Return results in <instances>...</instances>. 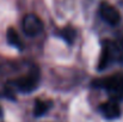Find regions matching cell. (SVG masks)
<instances>
[{
	"label": "cell",
	"instance_id": "ba28073f",
	"mask_svg": "<svg viewBox=\"0 0 123 122\" xmlns=\"http://www.w3.org/2000/svg\"><path fill=\"white\" fill-rule=\"evenodd\" d=\"M59 35H60V37H62L67 43L72 44V43L74 42V40H75L77 32H75V30H74L73 28L66 26V28H63V29H61V30L59 31Z\"/></svg>",
	"mask_w": 123,
	"mask_h": 122
},
{
	"label": "cell",
	"instance_id": "277c9868",
	"mask_svg": "<svg viewBox=\"0 0 123 122\" xmlns=\"http://www.w3.org/2000/svg\"><path fill=\"white\" fill-rule=\"evenodd\" d=\"M23 30L28 36H37L43 31V22L34 13H29L23 18Z\"/></svg>",
	"mask_w": 123,
	"mask_h": 122
},
{
	"label": "cell",
	"instance_id": "3957f363",
	"mask_svg": "<svg viewBox=\"0 0 123 122\" xmlns=\"http://www.w3.org/2000/svg\"><path fill=\"white\" fill-rule=\"evenodd\" d=\"M120 54V47L117 43L111 42V41H105L103 43V49H102V54L98 61V70L102 71L104 68H106L110 62L112 60H115V58Z\"/></svg>",
	"mask_w": 123,
	"mask_h": 122
},
{
	"label": "cell",
	"instance_id": "30bf717a",
	"mask_svg": "<svg viewBox=\"0 0 123 122\" xmlns=\"http://www.w3.org/2000/svg\"><path fill=\"white\" fill-rule=\"evenodd\" d=\"M2 115V109H1V107H0V116Z\"/></svg>",
	"mask_w": 123,
	"mask_h": 122
},
{
	"label": "cell",
	"instance_id": "6da1fadb",
	"mask_svg": "<svg viewBox=\"0 0 123 122\" xmlns=\"http://www.w3.org/2000/svg\"><path fill=\"white\" fill-rule=\"evenodd\" d=\"M92 86L105 89L114 101L123 98V74H114L92 81Z\"/></svg>",
	"mask_w": 123,
	"mask_h": 122
},
{
	"label": "cell",
	"instance_id": "5b68a950",
	"mask_svg": "<svg viewBox=\"0 0 123 122\" xmlns=\"http://www.w3.org/2000/svg\"><path fill=\"white\" fill-rule=\"evenodd\" d=\"M99 13L102 16V18L109 23L110 25H117L121 20V16L120 12L110 4L108 2H102L99 6Z\"/></svg>",
	"mask_w": 123,
	"mask_h": 122
},
{
	"label": "cell",
	"instance_id": "7a4b0ae2",
	"mask_svg": "<svg viewBox=\"0 0 123 122\" xmlns=\"http://www.w3.org/2000/svg\"><path fill=\"white\" fill-rule=\"evenodd\" d=\"M38 80H40V71L37 67H34L30 70V72L26 76L18 78L12 83L19 91L31 92V91L36 90V87L38 86Z\"/></svg>",
	"mask_w": 123,
	"mask_h": 122
},
{
	"label": "cell",
	"instance_id": "9c48e42d",
	"mask_svg": "<svg viewBox=\"0 0 123 122\" xmlns=\"http://www.w3.org/2000/svg\"><path fill=\"white\" fill-rule=\"evenodd\" d=\"M48 109H49L48 102H43V101L37 99L36 103H35V108H34V115L35 116H42Z\"/></svg>",
	"mask_w": 123,
	"mask_h": 122
},
{
	"label": "cell",
	"instance_id": "52a82bcc",
	"mask_svg": "<svg viewBox=\"0 0 123 122\" xmlns=\"http://www.w3.org/2000/svg\"><path fill=\"white\" fill-rule=\"evenodd\" d=\"M6 37H7L8 44H11V45H13V47H17V48H19V49L23 48V43H22V41L19 39V35H18V32L16 31L14 28H8V29H7Z\"/></svg>",
	"mask_w": 123,
	"mask_h": 122
},
{
	"label": "cell",
	"instance_id": "8992f818",
	"mask_svg": "<svg viewBox=\"0 0 123 122\" xmlns=\"http://www.w3.org/2000/svg\"><path fill=\"white\" fill-rule=\"evenodd\" d=\"M99 110L103 114V116L105 119H109V120L117 119L121 115V108H120L117 101H114V99H110V101L102 103L99 105Z\"/></svg>",
	"mask_w": 123,
	"mask_h": 122
}]
</instances>
